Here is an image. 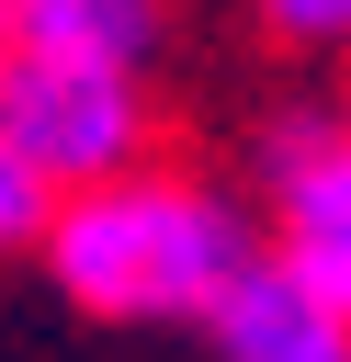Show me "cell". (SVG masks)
Masks as SVG:
<instances>
[{"label": "cell", "instance_id": "obj_6", "mask_svg": "<svg viewBox=\"0 0 351 362\" xmlns=\"http://www.w3.org/2000/svg\"><path fill=\"white\" fill-rule=\"evenodd\" d=\"M260 23L283 45H351V0H260Z\"/></svg>", "mask_w": 351, "mask_h": 362}, {"label": "cell", "instance_id": "obj_2", "mask_svg": "<svg viewBox=\"0 0 351 362\" xmlns=\"http://www.w3.org/2000/svg\"><path fill=\"white\" fill-rule=\"evenodd\" d=\"M0 147L45 192H79V181L147 158V90H136V68H91V57L11 45L0 57Z\"/></svg>", "mask_w": 351, "mask_h": 362}, {"label": "cell", "instance_id": "obj_3", "mask_svg": "<svg viewBox=\"0 0 351 362\" xmlns=\"http://www.w3.org/2000/svg\"><path fill=\"white\" fill-rule=\"evenodd\" d=\"M260 181H272V260L351 317V124L283 113L260 136Z\"/></svg>", "mask_w": 351, "mask_h": 362}, {"label": "cell", "instance_id": "obj_1", "mask_svg": "<svg viewBox=\"0 0 351 362\" xmlns=\"http://www.w3.org/2000/svg\"><path fill=\"white\" fill-rule=\"evenodd\" d=\"M45 272L68 305L91 317H204V294L260 249L249 215L181 170H102L79 192H45V226H34Z\"/></svg>", "mask_w": 351, "mask_h": 362}, {"label": "cell", "instance_id": "obj_8", "mask_svg": "<svg viewBox=\"0 0 351 362\" xmlns=\"http://www.w3.org/2000/svg\"><path fill=\"white\" fill-rule=\"evenodd\" d=\"M0 57H11V0H0Z\"/></svg>", "mask_w": 351, "mask_h": 362}, {"label": "cell", "instance_id": "obj_5", "mask_svg": "<svg viewBox=\"0 0 351 362\" xmlns=\"http://www.w3.org/2000/svg\"><path fill=\"white\" fill-rule=\"evenodd\" d=\"M11 45L91 57V68H147L159 57V0H11Z\"/></svg>", "mask_w": 351, "mask_h": 362}, {"label": "cell", "instance_id": "obj_7", "mask_svg": "<svg viewBox=\"0 0 351 362\" xmlns=\"http://www.w3.org/2000/svg\"><path fill=\"white\" fill-rule=\"evenodd\" d=\"M34 226H45V181L0 147V249H34Z\"/></svg>", "mask_w": 351, "mask_h": 362}, {"label": "cell", "instance_id": "obj_4", "mask_svg": "<svg viewBox=\"0 0 351 362\" xmlns=\"http://www.w3.org/2000/svg\"><path fill=\"white\" fill-rule=\"evenodd\" d=\"M204 339H215V362H351V317L328 294H306L272 249H249L204 294Z\"/></svg>", "mask_w": 351, "mask_h": 362}]
</instances>
